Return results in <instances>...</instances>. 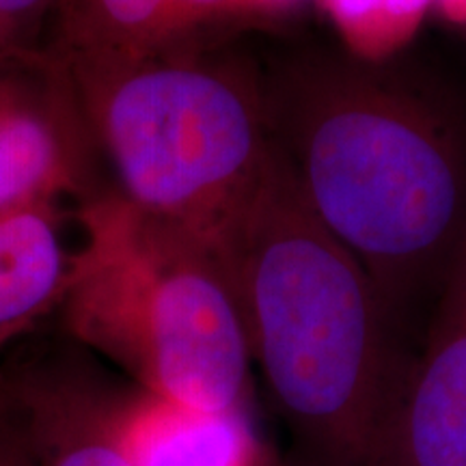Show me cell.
<instances>
[{"instance_id": "2e32d148", "label": "cell", "mask_w": 466, "mask_h": 466, "mask_svg": "<svg viewBox=\"0 0 466 466\" xmlns=\"http://www.w3.org/2000/svg\"><path fill=\"white\" fill-rule=\"evenodd\" d=\"M279 466H285V464H281V462H279Z\"/></svg>"}, {"instance_id": "4fadbf2b", "label": "cell", "mask_w": 466, "mask_h": 466, "mask_svg": "<svg viewBox=\"0 0 466 466\" xmlns=\"http://www.w3.org/2000/svg\"><path fill=\"white\" fill-rule=\"evenodd\" d=\"M434 5L451 20L466 25V0H434Z\"/></svg>"}, {"instance_id": "5b68a950", "label": "cell", "mask_w": 466, "mask_h": 466, "mask_svg": "<svg viewBox=\"0 0 466 466\" xmlns=\"http://www.w3.org/2000/svg\"><path fill=\"white\" fill-rule=\"evenodd\" d=\"M110 382L67 348L0 367V408L28 466H132L110 419Z\"/></svg>"}, {"instance_id": "6da1fadb", "label": "cell", "mask_w": 466, "mask_h": 466, "mask_svg": "<svg viewBox=\"0 0 466 466\" xmlns=\"http://www.w3.org/2000/svg\"><path fill=\"white\" fill-rule=\"evenodd\" d=\"M258 66L272 145L408 335L466 242V78L348 48Z\"/></svg>"}, {"instance_id": "3957f363", "label": "cell", "mask_w": 466, "mask_h": 466, "mask_svg": "<svg viewBox=\"0 0 466 466\" xmlns=\"http://www.w3.org/2000/svg\"><path fill=\"white\" fill-rule=\"evenodd\" d=\"M56 58L115 177L110 197L218 248L272 151L258 63L186 46Z\"/></svg>"}, {"instance_id": "9c48e42d", "label": "cell", "mask_w": 466, "mask_h": 466, "mask_svg": "<svg viewBox=\"0 0 466 466\" xmlns=\"http://www.w3.org/2000/svg\"><path fill=\"white\" fill-rule=\"evenodd\" d=\"M72 266L48 201L0 212V335L20 339L61 305Z\"/></svg>"}, {"instance_id": "ba28073f", "label": "cell", "mask_w": 466, "mask_h": 466, "mask_svg": "<svg viewBox=\"0 0 466 466\" xmlns=\"http://www.w3.org/2000/svg\"><path fill=\"white\" fill-rule=\"evenodd\" d=\"M108 406L132 466H279L255 408L206 410L115 378Z\"/></svg>"}, {"instance_id": "52a82bcc", "label": "cell", "mask_w": 466, "mask_h": 466, "mask_svg": "<svg viewBox=\"0 0 466 466\" xmlns=\"http://www.w3.org/2000/svg\"><path fill=\"white\" fill-rule=\"evenodd\" d=\"M91 149L61 61L37 66L28 52L15 58L14 72H0V212L72 188Z\"/></svg>"}, {"instance_id": "7a4b0ae2", "label": "cell", "mask_w": 466, "mask_h": 466, "mask_svg": "<svg viewBox=\"0 0 466 466\" xmlns=\"http://www.w3.org/2000/svg\"><path fill=\"white\" fill-rule=\"evenodd\" d=\"M218 250L296 466H380L412 352L275 145Z\"/></svg>"}, {"instance_id": "277c9868", "label": "cell", "mask_w": 466, "mask_h": 466, "mask_svg": "<svg viewBox=\"0 0 466 466\" xmlns=\"http://www.w3.org/2000/svg\"><path fill=\"white\" fill-rule=\"evenodd\" d=\"M63 294L69 335L138 387L206 410L253 408L242 309L217 247L138 217L113 197Z\"/></svg>"}, {"instance_id": "8fae6325", "label": "cell", "mask_w": 466, "mask_h": 466, "mask_svg": "<svg viewBox=\"0 0 466 466\" xmlns=\"http://www.w3.org/2000/svg\"><path fill=\"white\" fill-rule=\"evenodd\" d=\"M56 0H0V61L28 55L25 42Z\"/></svg>"}, {"instance_id": "9a60e30c", "label": "cell", "mask_w": 466, "mask_h": 466, "mask_svg": "<svg viewBox=\"0 0 466 466\" xmlns=\"http://www.w3.org/2000/svg\"><path fill=\"white\" fill-rule=\"evenodd\" d=\"M11 341H15V337H7V335H0V350H3L5 346H9Z\"/></svg>"}, {"instance_id": "7c38bea8", "label": "cell", "mask_w": 466, "mask_h": 466, "mask_svg": "<svg viewBox=\"0 0 466 466\" xmlns=\"http://www.w3.org/2000/svg\"><path fill=\"white\" fill-rule=\"evenodd\" d=\"M0 466H28L25 451L3 415V408H0Z\"/></svg>"}, {"instance_id": "5bb4252c", "label": "cell", "mask_w": 466, "mask_h": 466, "mask_svg": "<svg viewBox=\"0 0 466 466\" xmlns=\"http://www.w3.org/2000/svg\"><path fill=\"white\" fill-rule=\"evenodd\" d=\"M248 3L250 9H283L299 3V0H248Z\"/></svg>"}, {"instance_id": "30bf717a", "label": "cell", "mask_w": 466, "mask_h": 466, "mask_svg": "<svg viewBox=\"0 0 466 466\" xmlns=\"http://www.w3.org/2000/svg\"><path fill=\"white\" fill-rule=\"evenodd\" d=\"M346 48L365 58H384L415 35L434 0H322Z\"/></svg>"}, {"instance_id": "8992f818", "label": "cell", "mask_w": 466, "mask_h": 466, "mask_svg": "<svg viewBox=\"0 0 466 466\" xmlns=\"http://www.w3.org/2000/svg\"><path fill=\"white\" fill-rule=\"evenodd\" d=\"M380 466H466V242L408 365Z\"/></svg>"}]
</instances>
